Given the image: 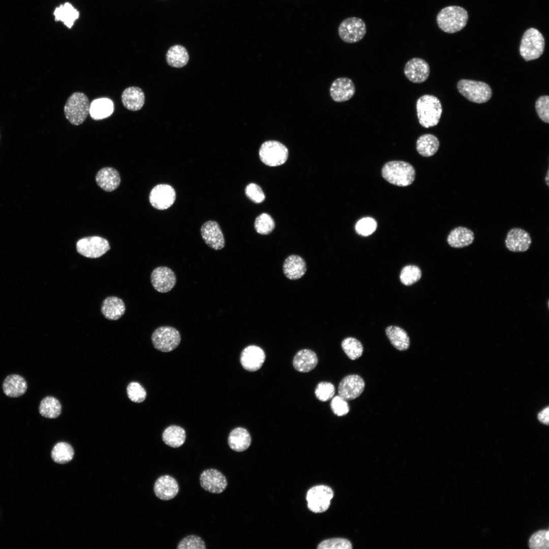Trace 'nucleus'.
Listing matches in <instances>:
<instances>
[{
    "label": "nucleus",
    "mask_w": 549,
    "mask_h": 549,
    "mask_svg": "<svg viewBox=\"0 0 549 549\" xmlns=\"http://www.w3.org/2000/svg\"><path fill=\"white\" fill-rule=\"evenodd\" d=\"M317 363L318 358L316 353L309 349L299 351L295 355L293 361L295 369L302 373L311 371L315 368Z\"/></svg>",
    "instance_id": "28"
},
{
    "label": "nucleus",
    "mask_w": 549,
    "mask_h": 549,
    "mask_svg": "<svg viewBox=\"0 0 549 549\" xmlns=\"http://www.w3.org/2000/svg\"><path fill=\"white\" fill-rule=\"evenodd\" d=\"M333 497L332 489L325 485H318L311 487L306 496L308 507L315 513H321L329 508L330 500Z\"/></svg>",
    "instance_id": "9"
},
{
    "label": "nucleus",
    "mask_w": 549,
    "mask_h": 549,
    "mask_svg": "<svg viewBox=\"0 0 549 549\" xmlns=\"http://www.w3.org/2000/svg\"><path fill=\"white\" fill-rule=\"evenodd\" d=\"M167 64L172 67L180 68L185 66L189 60V54L187 49L181 45H174L168 50L166 54Z\"/></svg>",
    "instance_id": "32"
},
{
    "label": "nucleus",
    "mask_w": 549,
    "mask_h": 549,
    "mask_svg": "<svg viewBox=\"0 0 549 549\" xmlns=\"http://www.w3.org/2000/svg\"><path fill=\"white\" fill-rule=\"evenodd\" d=\"M468 19L466 10L459 6H448L442 9L437 16L439 27L447 33L461 30L466 25Z\"/></svg>",
    "instance_id": "3"
},
{
    "label": "nucleus",
    "mask_w": 549,
    "mask_h": 549,
    "mask_svg": "<svg viewBox=\"0 0 549 549\" xmlns=\"http://www.w3.org/2000/svg\"><path fill=\"white\" fill-rule=\"evenodd\" d=\"M121 98L124 107L133 111L141 109L145 103L144 92L137 86L126 88L122 93Z\"/></svg>",
    "instance_id": "24"
},
{
    "label": "nucleus",
    "mask_w": 549,
    "mask_h": 549,
    "mask_svg": "<svg viewBox=\"0 0 549 549\" xmlns=\"http://www.w3.org/2000/svg\"><path fill=\"white\" fill-rule=\"evenodd\" d=\"M330 95L337 102H343L350 100L354 95L355 88L352 80L347 77L336 79L331 84Z\"/></svg>",
    "instance_id": "20"
},
{
    "label": "nucleus",
    "mask_w": 549,
    "mask_h": 549,
    "mask_svg": "<svg viewBox=\"0 0 549 549\" xmlns=\"http://www.w3.org/2000/svg\"><path fill=\"white\" fill-rule=\"evenodd\" d=\"M275 223L271 217L262 213L258 216L254 223V227L257 233L262 235L270 234L274 229Z\"/></svg>",
    "instance_id": "39"
},
{
    "label": "nucleus",
    "mask_w": 549,
    "mask_h": 549,
    "mask_svg": "<svg viewBox=\"0 0 549 549\" xmlns=\"http://www.w3.org/2000/svg\"><path fill=\"white\" fill-rule=\"evenodd\" d=\"M27 388V384L25 380L17 374L8 376L3 384L4 392L11 398H17L23 395Z\"/></svg>",
    "instance_id": "27"
},
{
    "label": "nucleus",
    "mask_w": 549,
    "mask_h": 549,
    "mask_svg": "<svg viewBox=\"0 0 549 549\" xmlns=\"http://www.w3.org/2000/svg\"><path fill=\"white\" fill-rule=\"evenodd\" d=\"M151 339L153 346L156 349L162 352H168L173 350L179 345L181 337L176 328L164 326L155 330Z\"/></svg>",
    "instance_id": "8"
},
{
    "label": "nucleus",
    "mask_w": 549,
    "mask_h": 549,
    "mask_svg": "<svg viewBox=\"0 0 549 549\" xmlns=\"http://www.w3.org/2000/svg\"><path fill=\"white\" fill-rule=\"evenodd\" d=\"M53 15L56 21H61L69 28H71L79 17V12L71 4L66 2L56 8Z\"/></svg>",
    "instance_id": "34"
},
{
    "label": "nucleus",
    "mask_w": 549,
    "mask_h": 549,
    "mask_svg": "<svg viewBox=\"0 0 549 549\" xmlns=\"http://www.w3.org/2000/svg\"><path fill=\"white\" fill-rule=\"evenodd\" d=\"M457 88L467 99L476 103L487 102L492 95L491 87L482 81L462 79L458 82Z\"/></svg>",
    "instance_id": "6"
},
{
    "label": "nucleus",
    "mask_w": 549,
    "mask_h": 549,
    "mask_svg": "<svg viewBox=\"0 0 549 549\" xmlns=\"http://www.w3.org/2000/svg\"><path fill=\"white\" fill-rule=\"evenodd\" d=\"M474 238L473 231L466 227L458 226L450 231L447 237V242L450 247L460 249L471 245Z\"/></svg>",
    "instance_id": "22"
},
{
    "label": "nucleus",
    "mask_w": 549,
    "mask_h": 549,
    "mask_svg": "<svg viewBox=\"0 0 549 549\" xmlns=\"http://www.w3.org/2000/svg\"><path fill=\"white\" fill-rule=\"evenodd\" d=\"M74 450L72 447L66 442L57 443L51 451V457L55 463L65 464L73 458Z\"/></svg>",
    "instance_id": "37"
},
{
    "label": "nucleus",
    "mask_w": 549,
    "mask_h": 549,
    "mask_svg": "<svg viewBox=\"0 0 549 549\" xmlns=\"http://www.w3.org/2000/svg\"><path fill=\"white\" fill-rule=\"evenodd\" d=\"M245 192L246 196L255 203H260L265 199V196L262 189L255 183L248 184Z\"/></svg>",
    "instance_id": "48"
},
{
    "label": "nucleus",
    "mask_w": 549,
    "mask_h": 549,
    "mask_svg": "<svg viewBox=\"0 0 549 549\" xmlns=\"http://www.w3.org/2000/svg\"><path fill=\"white\" fill-rule=\"evenodd\" d=\"M421 277L420 268L415 265H409L403 268L400 273V280L405 285H411L417 282Z\"/></svg>",
    "instance_id": "41"
},
{
    "label": "nucleus",
    "mask_w": 549,
    "mask_h": 549,
    "mask_svg": "<svg viewBox=\"0 0 549 549\" xmlns=\"http://www.w3.org/2000/svg\"><path fill=\"white\" fill-rule=\"evenodd\" d=\"M532 238L530 234L524 229L514 227L507 232L505 239V246L512 252H525L530 248Z\"/></svg>",
    "instance_id": "14"
},
{
    "label": "nucleus",
    "mask_w": 549,
    "mask_h": 549,
    "mask_svg": "<svg viewBox=\"0 0 549 549\" xmlns=\"http://www.w3.org/2000/svg\"><path fill=\"white\" fill-rule=\"evenodd\" d=\"M261 161L265 165L278 166L284 164L288 157V149L283 144L275 140L263 142L259 151Z\"/></svg>",
    "instance_id": "7"
},
{
    "label": "nucleus",
    "mask_w": 549,
    "mask_h": 549,
    "mask_svg": "<svg viewBox=\"0 0 549 549\" xmlns=\"http://www.w3.org/2000/svg\"><path fill=\"white\" fill-rule=\"evenodd\" d=\"M150 280L156 290L160 293H167L175 286L176 278L173 271L170 268L159 266L152 270Z\"/></svg>",
    "instance_id": "13"
},
{
    "label": "nucleus",
    "mask_w": 549,
    "mask_h": 549,
    "mask_svg": "<svg viewBox=\"0 0 549 549\" xmlns=\"http://www.w3.org/2000/svg\"><path fill=\"white\" fill-rule=\"evenodd\" d=\"M177 549H205L206 547L202 539L195 535H190L182 538L177 546Z\"/></svg>",
    "instance_id": "43"
},
{
    "label": "nucleus",
    "mask_w": 549,
    "mask_h": 549,
    "mask_svg": "<svg viewBox=\"0 0 549 549\" xmlns=\"http://www.w3.org/2000/svg\"><path fill=\"white\" fill-rule=\"evenodd\" d=\"M126 307L124 301L116 296L107 297L102 303V313L108 320L119 319L124 315Z\"/></svg>",
    "instance_id": "26"
},
{
    "label": "nucleus",
    "mask_w": 549,
    "mask_h": 549,
    "mask_svg": "<svg viewBox=\"0 0 549 549\" xmlns=\"http://www.w3.org/2000/svg\"><path fill=\"white\" fill-rule=\"evenodd\" d=\"M306 270V262L299 256L290 255L284 261L283 272L286 277L290 280L300 279L305 274Z\"/></svg>",
    "instance_id": "25"
},
{
    "label": "nucleus",
    "mask_w": 549,
    "mask_h": 549,
    "mask_svg": "<svg viewBox=\"0 0 549 549\" xmlns=\"http://www.w3.org/2000/svg\"><path fill=\"white\" fill-rule=\"evenodd\" d=\"M175 198V190L167 184L156 186L151 190L149 196L151 205L159 210H165L171 206Z\"/></svg>",
    "instance_id": "12"
},
{
    "label": "nucleus",
    "mask_w": 549,
    "mask_h": 549,
    "mask_svg": "<svg viewBox=\"0 0 549 549\" xmlns=\"http://www.w3.org/2000/svg\"><path fill=\"white\" fill-rule=\"evenodd\" d=\"M544 44V39L541 33L536 28H529L522 38L520 54L526 61L536 59L542 54Z\"/></svg>",
    "instance_id": "5"
},
{
    "label": "nucleus",
    "mask_w": 549,
    "mask_h": 549,
    "mask_svg": "<svg viewBox=\"0 0 549 549\" xmlns=\"http://www.w3.org/2000/svg\"><path fill=\"white\" fill-rule=\"evenodd\" d=\"M201 236L210 248L220 250L225 246V239L219 224L214 221L204 223L201 228Z\"/></svg>",
    "instance_id": "18"
},
{
    "label": "nucleus",
    "mask_w": 549,
    "mask_h": 549,
    "mask_svg": "<svg viewBox=\"0 0 549 549\" xmlns=\"http://www.w3.org/2000/svg\"><path fill=\"white\" fill-rule=\"evenodd\" d=\"M330 407L334 414L339 416L346 415L349 411V406L347 401L339 395L335 396L332 399Z\"/></svg>",
    "instance_id": "49"
},
{
    "label": "nucleus",
    "mask_w": 549,
    "mask_h": 549,
    "mask_svg": "<svg viewBox=\"0 0 549 549\" xmlns=\"http://www.w3.org/2000/svg\"><path fill=\"white\" fill-rule=\"evenodd\" d=\"M186 438V434L184 429L175 425L167 427L162 434L164 442L173 448L181 446L184 443Z\"/></svg>",
    "instance_id": "35"
},
{
    "label": "nucleus",
    "mask_w": 549,
    "mask_h": 549,
    "mask_svg": "<svg viewBox=\"0 0 549 549\" xmlns=\"http://www.w3.org/2000/svg\"><path fill=\"white\" fill-rule=\"evenodd\" d=\"M535 109L539 117L544 122H549V97L542 96L536 102Z\"/></svg>",
    "instance_id": "47"
},
{
    "label": "nucleus",
    "mask_w": 549,
    "mask_h": 549,
    "mask_svg": "<svg viewBox=\"0 0 549 549\" xmlns=\"http://www.w3.org/2000/svg\"><path fill=\"white\" fill-rule=\"evenodd\" d=\"M97 185L103 190L111 192L118 188L120 183L118 172L112 167L101 169L96 176Z\"/></svg>",
    "instance_id": "23"
},
{
    "label": "nucleus",
    "mask_w": 549,
    "mask_h": 549,
    "mask_svg": "<svg viewBox=\"0 0 549 549\" xmlns=\"http://www.w3.org/2000/svg\"><path fill=\"white\" fill-rule=\"evenodd\" d=\"M335 393L334 385L328 382H320L317 386L315 393L316 398L322 402H326L332 399Z\"/></svg>",
    "instance_id": "45"
},
{
    "label": "nucleus",
    "mask_w": 549,
    "mask_h": 549,
    "mask_svg": "<svg viewBox=\"0 0 549 549\" xmlns=\"http://www.w3.org/2000/svg\"><path fill=\"white\" fill-rule=\"evenodd\" d=\"M386 334L391 344L396 349L405 351L410 346V339L405 330L396 326H389L386 329Z\"/></svg>",
    "instance_id": "33"
},
{
    "label": "nucleus",
    "mask_w": 549,
    "mask_h": 549,
    "mask_svg": "<svg viewBox=\"0 0 549 549\" xmlns=\"http://www.w3.org/2000/svg\"><path fill=\"white\" fill-rule=\"evenodd\" d=\"M154 490L158 498L167 501L174 498L177 495L179 486L174 477L165 475L157 479L155 483Z\"/></svg>",
    "instance_id": "21"
},
{
    "label": "nucleus",
    "mask_w": 549,
    "mask_h": 549,
    "mask_svg": "<svg viewBox=\"0 0 549 549\" xmlns=\"http://www.w3.org/2000/svg\"><path fill=\"white\" fill-rule=\"evenodd\" d=\"M377 227V222L374 219L366 217L360 219L357 222L355 225V230L359 235L368 236L372 234L376 230Z\"/></svg>",
    "instance_id": "44"
},
{
    "label": "nucleus",
    "mask_w": 549,
    "mask_h": 549,
    "mask_svg": "<svg viewBox=\"0 0 549 549\" xmlns=\"http://www.w3.org/2000/svg\"><path fill=\"white\" fill-rule=\"evenodd\" d=\"M545 180H546V184H547V186H548V171L547 172V175H546V176L545 177Z\"/></svg>",
    "instance_id": "51"
},
{
    "label": "nucleus",
    "mask_w": 549,
    "mask_h": 549,
    "mask_svg": "<svg viewBox=\"0 0 549 549\" xmlns=\"http://www.w3.org/2000/svg\"><path fill=\"white\" fill-rule=\"evenodd\" d=\"M127 395L131 401L135 403H141L146 396L144 388L139 383L132 382L127 388Z\"/></svg>",
    "instance_id": "42"
},
{
    "label": "nucleus",
    "mask_w": 549,
    "mask_h": 549,
    "mask_svg": "<svg viewBox=\"0 0 549 549\" xmlns=\"http://www.w3.org/2000/svg\"><path fill=\"white\" fill-rule=\"evenodd\" d=\"M440 143L438 139L431 134L421 135L417 139L416 148L417 152L421 156L429 157L435 155L439 148Z\"/></svg>",
    "instance_id": "31"
},
{
    "label": "nucleus",
    "mask_w": 549,
    "mask_h": 549,
    "mask_svg": "<svg viewBox=\"0 0 549 549\" xmlns=\"http://www.w3.org/2000/svg\"><path fill=\"white\" fill-rule=\"evenodd\" d=\"M404 72L407 78L411 82L420 83L428 78L430 68L428 63L423 59L414 57L406 63Z\"/></svg>",
    "instance_id": "17"
},
{
    "label": "nucleus",
    "mask_w": 549,
    "mask_h": 549,
    "mask_svg": "<svg viewBox=\"0 0 549 549\" xmlns=\"http://www.w3.org/2000/svg\"><path fill=\"white\" fill-rule=\"evenodd\" d=\"M114 111L112 101L106 98H99L90 103L89 113L95 120H101L110 116Z\"/></svg>",
    "instance_id": "30"
},
{
    "label": "nucleus",
    "mask_w": 549,
    "mask_h": 549,
    "mask_svg": "<svg viewBox=\"0 0 549 549\" xmlns=\"http://www.w3.org/2000/svg\"><path fill=\"white\" fill-rule=\"evenodd\" d=\"M39 411L43 417L48 418H55L59 416L62 412V406L59 401L56 398L48 396L44 398L40 403Z\"/></svg>",
    "instance_id": "36"
},
{
    "label": "nucleus",
    "mask_w": 549,
    "mask_h": 549,
    "mask_svg": "<svg viewBox=\"0 0 549 549\" xmlns=\"http://www.w3.org/2000/svg\"><path fill=\"white\" fill-rule=\"evenodd\" d=\"M229 447L233 450L241 452L247 449L251 443V437L248 431L240 427L233 429L228 438Z\"/></svg>",
    "instance_id": "29"
},
{
    "label": "nucleus",
    "mask_w": 549,
    "mask_h": 549,
    "mask_svg": "<svg viewBox=\"0 0 549 549\" xmlns=\"http://www.w3.org/2000/svg\"><path fill=\"white\" fill-rule=\"evenodd\" d=\"M343 350L348 357L351 360H355L360 357L363 353V348L361 343L356 339L348 337L342 342Z\"/></svg>",
    "instance_id": "38"
},
{
    "label": "nucleus",
    "mask_w": 549,
    "mask_h": 549,
    "mask_svg": "<svg viewBox=\"0 0 549 549\" xmlns=\"http://www.w3.org/2000/svg\"><path fill=\"white\" fill-rule=\"evenodd\" d=\"M351 542L341 538H331L322 541L318 546V549H351Z\"/></svg>",
    "instance_id": "46"
},
{
    "label": "nucleus",
    "mask_w": 549,
    "mask_h": 549,
    "mask_svg": "<svg viewBox=\"0 0 549 549\" xmlns=\"http://www.w3.org/2000/svg\"><path fill=\"white\" fill-rule=\"evenodd\" d=\"M548 530H540L533 533L529 538L528 545L531 549H548Z\"/></svg>",
    "instance_id": "40"
},
{
    "label": "nucleus",
    "mask_w": 549,
    "mask_h": 549,
    "mask_svg": "<svg viewBox=\"0 0 549 549\" xmlns=\"http://www.w3.org/2000/svg\"><path fill=\"white\" fill-rule=\"evenodd\" d=\"M366 33L364 22L360 18L352 17L343 20L338 28L340 38L345 42L354 43L360 41Z\"/></svg>",
    "instance_id": "10"
},
{
    "label": "nucleus",
    "mask_w": 549,
    "mask_h": 549,
    "mask_svg": "<svg viewBox=\"0 0 549 549\" xmlns=\"http://www.w3.org/2000/svg\"><path fill=\"white\" fill-rule=\"evenodd\" d=\"M110 249L106 239L97 236L86 237L79 239L76 243V250L81 255L89 258H97L105 254Z\"/></svg>",
    "instance_id": "11"
},
{
    "label": "nucleus",
    "mask_w": 549,
    "mask_h": 549,
    "mask_svg": "<svg viewBox=\"0 0 549 549\" xmlns=\"http://www.w3.org/2000/svg\"><path fill=\"white\" fill-rule=\"evenodd\" d=\"M265 360L264 351L256 345H250L241 352L240 361L242 367L250 372H255L261 368Z\"/></svg>",
    "instance_id": "19"
},
{
    "label": "nucleus",
    "mask_w": 549,
    "mask_h": 549,
    "mask_svg": "<svg viewBox=\"0 0 549 549\" xmlns=\"http://www.w3.org/2000/svg\"><path fill=\"white\" fill-rule=\"evenodd\" d=\"M416 108L418 121L421 126L429 128L438 125L442 113V107L436 97L431 95L421 96L416 101Z\"/></svg>",
    "instance_id": "1"
},
{
    "label": "nucleus",
    "mask_w": 549,
    "mask_h": 549,
    "mask_svg": "<svg viewBox=\"0 0 549 549\" xmlns=\"http://www.w3.org/2000/svg\"><path fill=\"white\" fill-rule=\"evenodd\" d=\"M90 103L87 96L80 92L72 94L64 106V113L67 119L72 125L82 124L89 112Z\"/></svg>",
    "instance_id": "4"
},
{
    "label": "nucleus",
    "mask_w": 549,
    "mask_h": 549,
    "mask_svg": "<svg viewBox=\"0 0 549 549\" xmlns=\"http://www.w3.org/2000/svg\"><path fill=\"white\" fill-rule=\"evenodd\" d=\"M548 407H546L544 409L538 414V419L542 423L548 424Z\"/></svg>",
    "instance_id": "50"
},
{
    "label": "nucleus",
    "mask_w": 549,
    "mask_h": 549,
    "mask_svg": "<svg viewBox=\"0 0 549 549\" xmlns=\"http://www.w3.org/2000/svg\"><path fill=\"white\" fill-rule=\"evenodd\" d=\"M383 178L391 184L399 186H409L414 181L415 171L409 163L401 161L387 162L382 169Z\"/></svg>",
    "instance_id": "2"
},
{
    "label": "nucleus",
    "mask_w": 549,
    "mask_h": 549,
    "mask_svg": "<svg viewBox=\"0 0 549 549\" xmlns=\"http://www.w3.org/2000/svg\"><path fill=\"white\" fill-rule=\"evenodd\" d=\"M364 386L363 379L359 375H348L339 385V395L347 401L354 400L362 393Z\"/></svg>",
    "instance_id": "16"
},
{
    "label": "nucleus",
    "mask_w": 549,
    "mask_h": 549,
    "mask_svg": "<svg viewBox=\"0 0 549 549\" xmlns=\"http://www.w3.org/2000/svg\"><path fill=\"white\" fill-rule=\"evenodd\" d=\"M200 483L204 490L213 494L221 493L228 485L225 476L215 469L203 471L200 476Z\"/></svg>",
    "instance_id": "15"
}]
</instances>
